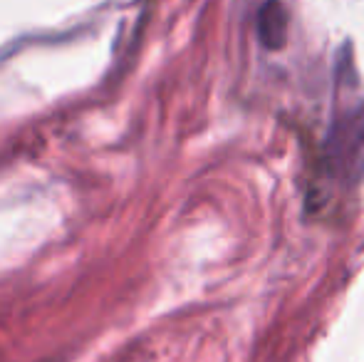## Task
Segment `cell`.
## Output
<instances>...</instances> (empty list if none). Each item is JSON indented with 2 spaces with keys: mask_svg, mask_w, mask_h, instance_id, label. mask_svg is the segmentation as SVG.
I'll use <instances>...</instances> for the list:
<instances>
[{
  "mask_svg": "<svg viewBox=\"0 0 364 362\" xmlns=\"http://www.w3.org/2000/svg\"><path fill=\"white\" fill-rule=\"evenodd\" d=\"M285 10L278 3H268L260 13V40L268 48H280L285 43Z\"/></svg>",
  "mask_w": 364,
  "mask_h": 362,
  "instance_id": "cell-2",
  "label": "cell"
},
{
  "mask_svg": "<svg viewBox=\"0 0 364 362\" xmlns=\"http://www.w3.org/2000/svg\"><path fill=\"white\" fill-rule=\"evenodd\" d=\"M325 161L337 179L347 183L364 179V102L332 122L325 139Z\"/></svg>",
  "mask_w": 364,
  "mask_h": 362,
  "instance_id": "cell-1",
  "label": "cell"
}]
</instances>
